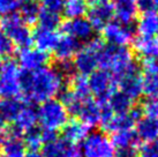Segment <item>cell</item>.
Wrapping results in <instances>:
<instances>
[{
	"mask_svg": "<svg viewBox=\"0 0 158 157\" xmlns=\"http://www.w3.org/2000/svg\"><path fill=\"white\" fill-rule=\"evenodd\" d=\"M64 80L57 68L45 66L21 74V92L30 103H44L62 91Z\"/></svg>",
	"mask_w": 158,
	"mask_h": 157,
	"instance_id": "6da1fadb",
	"label": "cell"
},
{
	"mask_svg": "<svg viewBox=\"0 0 158 157\" xmlns=\"http://www.w3.org/2000/svg\"><path fill=\"white\" fill-rule=\"evenodd\" d=\"M136 64L132 51L127 46H104L99 53V66L102 70H111L117 78Z\"/></svg>",
	"mask_w": 158,
	"mask_h": 157,
	"instance_id": "7a4b0ae2",
	"label": "cell"
},
{
	"mask_svg": "<svg viewBox=\"0 0 158 157\" xmlns=\"http://www.w3.org/2000/svg\"><path fill=\"white\" fill-rule=\"evenodd\" d=\"M105 44L101 38H94L87 42L85 46L80 49L75 54L73 61L75 70H77L80 75L91 74L99 66V53L104 49Z\"/></svg>",
	"mask_w": 158,
	"mask_h": 157,
	"instance_id": "3957f363",
	"label": "cell"
},
{
	"mask_svg": "<svg viewBox=\"0 0 158 157\" xmlns=\"http://www.w3.org/2000/svg\"><path fill=\"white\" fill-rule=\"evenodd\" d=\"M38 121L44 129L58 132L68 121V112L60 100H50L42 103L37 111Z\"/></svg>",
	"mask_w": 158,
	"mask_h": 157,
	"instance_id": "277c9868",
	"label": "cell"
},
{
	"mask_svg": "<svg viewBox=\"0 0 158 157\" xmlns=\"http://www.w3.org/2000/svg\"><path fill=\"white\" fill-rule=\"evenodd\" d=\"M1 30L4 31L8 38L13 42L14 45H18L21 49L30 48L32 44V34L28 24L21 20L18 14H10L5 16L0 21Z\"/></svg>",
	"mask_w": 158,
	"mask_h": 157,
	"instance_id": "5b68a950",
	"label": "cell"
},
{
	"mask_svg": "<svg viewBox=\"0 0 158 157\" xmlns=\"http://www.w3.org/2000/svg\"><path fill=\"white\" fill-rule=\"evenodd\" d=\"M81 157H114L115 148L106 134L92 132L82 141Z\"/></svg>",
	"mask_w": 158,
	"mask_h": 157,
	"instance_id": "8992f818",
	"label": "cell"
},
{
	"mask_svg": "<svg viewBox=\"0 0 158 157\" xmlns=\"http://www.w3.org/2000/svg\"><path fill=\"white\" fill-rule=\"evenodd\" d=\"M21 94V73L14 61H6L0 73V97L5 100L16 98Z\"/></svg>",
	"mask_w": 158,
	"mask_h": 157,
	"instance_id": "52a82bcc",
	"label": "cell"
},
{
	"mask_svg": "<svg viewBox=\"0 0 158 157\" xmlns=\"http://www.w3.org/2000/svg\"><path fill=\"white\" fill-rule=\"evenodd\" d=\"M88 83L90 92L94 94V96H96L99 102L109 100L117 88L115 78L106 70H96L91 73Z\"/></svg>",
	"mask_w": 158,
	"mask_h": 157,
	"instance_id": "ba28073f",
	"label": "cell"
},
{
	"mask_svg": "<svg viewBox=\"0 0 158 157\" xmlns=\"http://www.w3.org/2000/svg\"><path fill=\"white\" fill-rule=\"evenodd\" d=\"M117 84L120 86V91H123L125 95H127L131 100H139L141 95L143 94L142 91V75L140 72V67L137 64L134 65L126 70L123 74L115 78Z\"/></svg>",
	"mask_w": 158,
	"mask_h": 157,
	"instance_id": "9c48e42d",
	"label": "cell"
},
{
	"mask_svg": "<svg viewBox=\"0 0 158 157\" xmlns=\"http://www.w3.org/2000/svg\"><path fill=\"white\" fill-rule=\"evenodd\" d=\"M103 38L113 46H126L133 40L134 28L125 26L118 21H111L103 29Z\"/></svg>",
	"mask_w": 158,
	"mask_h": 157,
	"instance_id": "30bf717a",
	"label": "cell"
},
{
	"mask_svg": "<svg viewBox=\"0 0 158 157\" xmlns=\"http://www.w3.org/2000/svg\"><path fill=\"white\" fill-rule=\"evenodd\" d=\"M18 60L20 66L26 72H34L48 65L50 57L48 53L43 52L38 49L26 48L21 49V51L19 52Z\"/></svg>",
	"mask_w": 158,
	"mask_h": 157,
	"instance_id": "8fae6325",
	"label": "cell"
},
{
	"mask_svg": "<svg viewBox=\"0 0 158 157\" xmlns=\"http://www.w3.org/2000/svg\"><path fill=\"white\" fill-rule=\"evenodd\" d=\"M61 30L65 35L77 39L79 42H88L94 37V29L85 18L67 20L61 24Z\"/></svg>",
	"mask_w": 158,
	"mask_h": 157,
	"instance_id": "7c38bea8",
	"label": "cell"
},
{
	"mask_svg": "<svg viewBox=\"0 0 158 157\" xmlns=\"http://www.w3.org/2000/svg\"><path fill=\"white\" fill-rule=\"evenodd\" d=\"M88 20L91 24L94 30H103L104 27L112 21L114 18L113 7L111 2H104V4L95 5L88 9Z\"/></svg>",
	"mask_w": 158,
	"mask_h": 157,
	"instance_id": "4fadbf2b",
	"label": "cell"
},
{
	"mask_svg": "<svg viewBox=\"0 0 158 157\" xmlns=\"http://www.w3.org/2000/svg\"><path fill=\"white\" fill-rule=\"evenodd\" d=\"M111 4L117 21L125 26H132L139 12L135 0H113Z\"/></svg>",
	"mask_w": 158,
	"mask_h": 157,
	"instance_id": "5bb4252c",
	"label": "cell"
},
{
	"mask_svg": "<svg viewBox=\"0 0 158 157\" xmlns=\"http://www.w3.org/2000/svg\"><path fill=\"white\" fill-rule=\"evenodd\" d=\"M44 157H81L80 148L76 144L57 139L53 142L45 143L43 147Z\"/></svg>",
	"mask_w": 158,
	"mask_h": 157,
	"instance_id": "9a60e30c",
	"label": "cell"
},
{
	"mask_svg": "<svg viewBox=\"0 0 158 157\" xmlns=\"http://www.w3.org/2000/svg\"><path fill=\"white\" fill-rule=\"evenodd\" d=\"M13 122L14 126L12 128L21 134H24L27 132L36 128V125L38 122L37 111L34 109L32 105H23Z\"/></svg>",
	"mask_w": 158,
	"mask_h": 157,
	"instance_id": "2e32d148",
	"label": "cell"
},
{
	"mask_svg": "<svg viewBox=\"0 0 158 157\" xmlns=\"http://www.w3.org/2000/svg\"><path fill=\"white\" fill-rule=\"evenodd\" d=\"M59 39L60 36L56 30H48L40 27L32 34V43L36 45V49L45 53L53 51L57 46Z\"/></svg>",
	"mask_w": 158,
	"mask_h": 157,
	"instance_id": "e0dca14e",
	"label": "cell"
},
{
	"mask_svg": "<svg viewBox=\"0 0 158 157\" xmlns=\"http://www.w3.org/2000/svg\"><path fill=\"white\" fill-rule=\"evenodd\" d=\"M89 131L90 127L84 125L83 122L77 119H73L70 121H67L66 125L62 127V136L66 142L76 144L88 136Z\"/></svg>",
	"mask_w": 158,
	"mask_h": 157,
	"instance_id": "ac0fdd59",
	"label": "cell"
},
{
	"mask_svg": "<svg viewBox=\"0 0 158 157\" xmlns=\"http://www.w3.org/2000/svg\"><path fill=\"white\" fill-rule=\"evenodd\" d=\"M80 49H81L80 48V42L77 39L65 35L60 37L57 46L53 50V52H54L56 59L60 62V61L70 60V58L74 57Z\"/></svg>",
	"mask_w": 158,
	"mask_h": 157,
	"instance_id": "d6986e66",
	"label": "cell"
},
{
	"mask_svg": "<svg viewBox=\"0 0 158 157\" xmlns=\"http://www.w3.org/2000/svg\"><path fill=\"white\" fill-rule=\"evenodd\" d=\"M80 121H82L84 125H87L88 127H94L99 124L101 120V108H99V103H97L92 100H84L81 109L79 111Z\"/></svg>",
	"mask_w": 158,
	"mask_h": 157,
	"instance_id": "ffe728a7",
	"label": "cell"
},
{
	"mask_svg": "<svg viewBox=\"0 0 158 157\" xmlns=\"http://www.w3.org/2000/svg\"><path fill=\"white\" fill-rule=\"evenodd\" d=\"M136 135L144 142H152L158 140V120L151 118H141L136 122Z\"/></svg>",
	"mask_w": 158,
	"mask_h": 157,
	"instance_id": "44dd1931",
	"label": "cell"
},
{
	"mask_svg": "<svg viewBox=\"0 0 158 157\" xmlns=\"http://www.w3.org/2000/svg\"><path fill=\"white\" fill-rule=\"evenodd\" d=\"M136 31L141 37H157L158 36V13L142 14L136 24Z\"/></svg>",
	"mask_w": 158,
	"mask_h": 157,
	"instance_id": "7402d4cb",
	"label": "cell"
},
{
	"mask_svg": "<svg viewBox=\"0 0 158 157\" xmlns=\"http://www.w3.org/2000/svg\"><path fill=\"white\" fill-rule=\"evenodd\" d=\"M136 52L144 59L158 58V37H140L134 43Z\"/></svg>",
	"mask_w": 158,
	"mask_h": 157,
	"instance_id": "603a6c76",
	"label": "cell"
},
{
	"mask_svg": "<svg viewBox=\"0 0 158 157\" xmlns=\"http://www.w3.org/2000/svg\"><path fill=\"white\" fill-rule=\"evenodd\" d=\"M135 124V119L132 117V114L129 113V111H128L127 113H114V116L111 118L110 121L103 127V129L106 132H110V133H117V132L132 129Z\"/></svg>",
	"mask_w": 158,
	"mask_h": 157,
	"instance_id": "cb8c5ba5",
	"label": "cell"
},
{
	"mask_svg": "<svg viewBox=\"0 0 158 157\" xmlns=\"http://www.w3.org/2000/svg\"><path fill=\"white\" fill-rule=\"evenodd\" d=\"M19 11H20L19 16L26 24L29 26L37 22L40 12V6L36 2V0H24L20 5Z\"/></svg>",
	"mask_w": 158,
	"mask_h": 157,
	"instance_id": "d4e9b609",
	"label": "cell"
},
{
	"mask_svg": "<svg viewBox=\"0 0 158 157\" xmlns=\"http://www.w3.org/2000/svg\"><path fill=\"white\" fill-rule=\"evenodd\" d=\"M107 103L115 114L127 113L133 108V100L123 91H117V90L110 96V98L107 100Z\"/></svg>",
	"mask_w": 158,
	"mask_h": 157,
	"instance_id": "484cf974",
	"label": "cell"
},
{
	"mask_svg": "<svg viewBox=\"0 0 158 157\" xmlns=\"http://www.w3.org/2000/svg\"><path fill=\"white\" fill-rule=\"evenodd\" d=\"M111 141L113 143L114 148H135L136 144L139 143V138L133 129L128 131H121L113 133L111 138Z\"/></svg>",
	"mask_w": 158,
	"mask_h": 157,
	"instance_id": "4316f807",
	"label": "cell"
},
{
	"mask_svg": "<svg viewBox=\"0 0 158 157\" xmlns=\"http://www.w3.org/2000/svg\"><path fill=\"white\" fill-rule=\"evenodd\" d=\"M23 104L16 98L6 100L5 102H1L0 106V119L6 122H12L15 120L16 116L19 114L20 110L22 109Z\"/></svg>",
	"mask_w": 158,
	"mask_h": 157,
	"instance_id": "83f0119b",
	"label": "cell"
},
{
	"mask_svg": "<svg viewBox=\"0 0 158 157\" xmlns=\"http://www.w3.org/2000/svg\"><path fill=\"white\" fill-rule=\"evenodd\" d=\"M88 12V4L85 0H66L62 13L67 18L70 19L83 18Z\"/></svg>",
	"mask_w": 158,
	"mask_h": 157,
	"instance_id": "f1b7e54d",
	"label": "cell"
},
{
	"mask_svg": "<svg viewBox=\"0 0 158 157\" xmlns=\"http://www.w3.org/2000/svg\"><path fill=\"white\" fill-rule=\"evenodd\" d=\"M37 22L40 24V28L48 29V30H56L58 27H60L61 24V18H60L59 13L40 8Z\"/></svg>",
	"mask_w": 158,
	"mask_h": 157,
	"instance_id": "f546056e",
	"label": "cell"
},
{
	"mask_svg": "<svg viewBox=\"0 0 158 157\" xmlns=\"http://www.w3.org/2000/svg\"><path fill=\"white\" fill-rule=\"evenodd\" d=\"M83 102L84 100H80L70 89H66V90H62L60 92V103L65 106L67 112L73 114V116L79 114V111Z\"/></svg>",
	"mask_w": 158,
	"mask_h": 157,
	"instance_id": "4dcf8cb0",
	"label": "cell"
},
{
	"mask_svg": "<svg viewBox=\"0 0 158 157\" xmlns=\"http://www.w3.org/2000/svg\"><path fill=\"white\" fill-rule=\"evenodd\" d=\"M70 90L74 92L81 100H87L90 98V88H89L88 78L84 75H76L72 78Z\"/></svg>",
	"mask_w": 158,
	"mask_h": 157,
	"instance_id": "1f68e13d",
	"label": "cell"
},
{
	"mask_svg": "<svg viewBox=\"0 0 158 157\" xmlns=\"http://www.w3.org/2000/svg\"><path fill=\"white\" fill-rule=\"evenodd\" d=\"M142 91L148 98L158 100V74H145L142 78Z\"/></svg>",
	"mask_w": 158,
	"mask_h": 157,
	"instance_id": "d6a6232c",
	"label": "cell"
},
{
	"mask_svg": "<svg viewBox=\"0 0 158 157\" xmlns=\"http://www.w3.org/2000/svg\"><path fill=\"white\" fill-rule=\"evenodd\" d=\"M23 142H24V147L29 148V150H38L43 144L40 129L34 128V129L24 133Z\"/></svg>",
	"mask_w": 158,
	"mask_h": 157,
	"instance_id": "836d02e7",
	"label": "cell"
},
{
	"mask_svg": "<svg viewBox=\"0 0 158 157\" xmlns=\"http://www.w3.org/2000/svg\"><path fill=\"white\" fill-rule=\"evenodd\" d=\"M13 42L8 38V36L0 29V58H6L12 56L14 52Z\"/></svg>",
	"mask_w": 158,
	"mask_h": 157,
	"instance_id": "e575fe53",
	"label": "cell"
},
{
	"mask_svg": "<svg viewBox=\"0 0 158 157\" xmlns=\"http://www.w3.org/2000/svg\"><path fill=\"white\" fill-rule=\"evenodd\" d=\"M21 5V0H0V16L15 14Z\"/></svg>",
	"mask_w": 158,
	"mask_h": 157,
	"instance_id": "d590c367",
	"label": "cell"
},
{
	"mask_svg": "<svg viewBox=\"0 0 158 157\" xmlns=\"http://www.w3.org/2000/svg\"><path fill=\"white\" fill-rule=\"evenodd\" d=\"M142 108V112L145 114L147 118H151V119H157L158 120V100L154 98H148L144 100Z\"/></svg>",
	"mask_w": 158,
	"mask_h": 157,
	"instance_id": "8d00e7d4",
	"label": "cell"
},
{
	"mask_svg": "<svg viewBox=\"0 0 158 157\" xmlns=\"http://www.w3.org/2000/svg\"><path fill=\"white\" fill-rule=\"evenodd\" d=\"M139 154L140 157H158V140L142 146Z\"/></svg>",
	"mask_w": 158,
	"mask_h": 157,
	"instance_id": "74e56055",
	"label": "cell"
},
{
	"mask_svg": "<svg viewBox=\"0 0 158 157\" xmlns=\"http://www.w3.org/2000/svg\"><path fill=\"white\" fill-rule=\"evenodd\" d=\"M65 2H66V0H40V4H42L43 8L59 14H60V12H62Z\"/></svg>",
	"mask_w": 158,
	"mask_h": 157,
	"instance_id": "f35d334b",
	"label": "cell"
},
{
	"mask_svg": "<svg viewBox=\"0 0 158 157\" xmlns=\"http://www.w3.org/2000/svg\"><path fill=\"white\" fill-rule=\"evenodd\" d=\"M58 70L59 73L62 75V78H73L75 73V67L74 64L70 60H66V61H60L59 62V66H58Z\"/></svg>",
	"mask_w": 158,
	"mask_h": 157,
	"instance_id": "ab89813d",
	"label": "cell"
},
{
	"mask_svg": "<svg viewBox=\"0 0 158 157\" xmlns=\"http://www.w3.org/2000/svg\"><path fill=\"white\" fill-rule=\"evenodd\" d=\"M135 1H136L137 11L141 12L142 14L156 12L157 6H156L154 0H135Z\"/></svg>",
	"mask_w": 158,
	"mask_h": 157,
	"instance_id": "60d3db41",
	"label": "cell"
},
{
	"mask_svg": "<svg viewBox=\"0 0 158 157\" xmlns=\"http://www.w3.org/2000/svg\"><path fill=\"white\" fill-rule=\"evenodd\" d=\"M143 72L144 74H158V61L155 59H144Z\"/></svg>",
	"mask_w": 158,
	"mask_h": 157,
	"instance_id": "b9f144b4",
	"label": "cell"
},
{
	"mask_svg": "<svg viewBox=\"0 0 158 157\" xmlns=\"http://www.w3.org/2000/svg\"><path fill=\"white\" fill-rule=\"evenodd\" d=\"M42 133V140H43V143H50V142H53L58 139L57 132L56 131H51V129H42L40 131Z\"/></svg>",
	"mask_w": 158,
	"mask_h": 157,
	"instance_id": "7bdbcfd3",
	"label": "cell"
},
{
	"mask_svg": "<svg viewBox=\"0 0 158 157\" xmlns=\"http://www.w3.org/2000/svg\"><path fill=\"white\" fill-rule=\"evenodd\" d=\"M137 151L135 148H120L114 153V157H136Z\"/></svg>",
	"mask_w": 158,
	"mask_h": 157,
	"instance_id": "ee69618b",
	"label": "cell"
},
{
	"mask_svg": "<svg viewBox=\"0 0 158 157\" xmlns=\"http://www.w3.org/2000/svg\"><path fill=\"white\" fill-rule=\"evenodd\" d=\"M24 157H44V155L38 150H29V153H27Z\"/></svg>",
	"mask_w": 158,
	"mask_h": 157,
	"instance_id": "f6af8a7d",
	"label": "cell"
},
{
	"mask_svg": "<svg viewBox=\"0 0 158 157\" xmlns=\"http://www.w3.org/2000/svg\"><path fill=\"white\" fill-rule=\"evenodd\" d=\"M6 138V131H5V126H0V147L2 146Z\"/></svg>",
	"mask_w": 158,
	"mask_h": 157,
	"instance_id": "bcb514c9",
	"label": "cell"
},
{
	"mask_svg": "<svg viewBox=\"0 0 158 157\" xmlns=\"http://www.w3.org/2000/svg\"><path fill=\"white\" fill-rule=\"evenodd\" d=\"M87 4H90L91 6H95V5H99V4H104V2H107L109 0H85Z\"/></svg>",
	"mask_w": 158,
	"mask_h": 157,
	"instance_id": "7dc6e473",
	"label": "cell"
},
{
	"mask_svg": "<svg viewBox=\"0 0 158 157\" xmlns=\"http://www.w3.org/2000/svg\"><path fill=\"white\" fill-rule=\"evenodd\" d=\"M4 157H24V153H10L5 154Z\"/></svg>",
	"mask_w": 158,
	"mask_h": 157,
	"instance_id": "c3c4849f",
	"label": "cell"
},
{
	"mask_svg": "<svg viewBox=\"0 0 158 157\" xmlns=\"http://www.w3.org/2000/svg\"><path fill=\"white\" fill-rule=\"evenodd\" d=\"M4 61H2V59H1V58H0V73H1V72H2V70H4Z\"/></svg>",
	"mask_w": 158,
	"mask_h": 157,
	"instance_id": "681fc988",
	"label": "cell"
},
{
	"mask_svg": "<svg viewBox=\"0 0 158 157\" xmlns=\"http://www.w3.org/2000/svg\"><path fill=\"white\" fill-rule=\"evenodd\" d=\"M154 1H155V4H156V6L158 7V0H154Z\"/></svg>",
	"mask_w": 158,
	"mask_h": 157,
	"instance_id": "f907efd6",
	"label": "cell"
},
{
	"mask_svg": "<svg viewBox=\"0 0 158 157\" xmlns=\"http://www.w3.org/2000/svg\"><path fill=\"white\" fill-rule=\"evenodd\" d=\"M0 106H1V98H0Z\"/></svg>",
	"mask_w": 158,
	"mask_h": 157,
	"instance_id": "816d5d0a",
	"label": "cell"
},
{
	"mask_svg": "<svg viewBox=\"0 0 158 157\" xmlns=\"http://www.w3.org/2000/svg\"><path fill=\"white\" fill-rule=\"evenodd\" d=\"M23 1H24V0H23Z\"/></svg>",
	"mask_w": 158,
	"mask_h": 157,
	"instance_id": "f5cc1de1",
	"label": "cell"
}]
</instances>
